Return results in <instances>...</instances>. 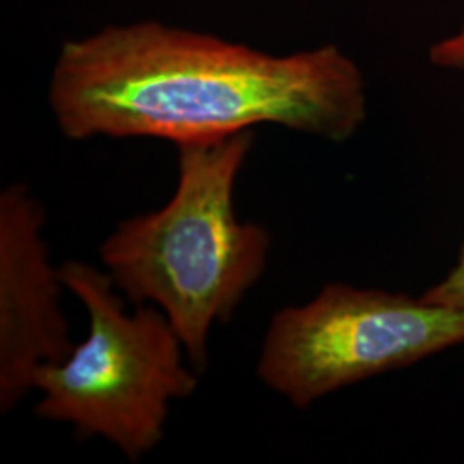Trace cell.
Returning a JSON list of instances; mask_svg holds the SVG:
<instances>
[{
    "label": "cell",
    "instance_id": "cell-2",
    "mask_svg": "<svg viewBox=\"0 0 464 464\" xmlns=\"http://www.w3.org/2000/svg\"><path fill=\"white\" fill-rule=\"evenodd\" d=\"M251 147V131L179 145L174 195L159 210L119 222L99 248L117 291L159 308L199 373L214 327L231 320L268 266L270 232L234 207Z\"/></svg>",
    "mask_w": 464,
    "mask_h": 464
},
{
    "label": "cell",
    "instance_id": "cell-6",
    "mask_svg": "<svg viewBox=\"0 0 464 464\" xmlns=\"http://www.w3.org/2000/svg\"><path fill=\"white\" fill-rule=\"evenodd\" d=\"M423 298L449 308L464 310V245L456 266L442 281L430 287Z\"/></svg>",
    "mask_w": 464,
    "mask_h": 464
},
{
    "label": "cell",
    "instance_id": "cell-1",
    "mask_svg": "<svg viewBox=\"0 0 464 464\" xmlns=\"http://www.w3.org/2000/svg\"><path fill=\"white\" fill-rule=\"evenodd\" d=\"M49 103L69 140L203 143L276 124L346 141L366 119L365 80L334 45L270 55L159 23L67 42Z\"/></svg>",
    "mask_w": 464,
    "mask_h": 464
},
{
    "label": "cell",
    "instance_id": "cell-3",
    "mask_svg": "<svg viewBox=\"0 0 464 464\" xmlns=\"http://www.w3.org/2000/svg\"><path fill=\"white\" fill-rule=\"evenodd\" d=\"M59 276L83 304L88 335L64 360L36 370L34 413L138 463L160 446L172 402L195 394L199 372L167 316L151 304L128 312L103 268L67 260Z\"/></svg>",
    "mask_w": 464,
    "mask_h": 464
},
{
    "label": "cell",
    "instance_id": "cell-5",
    "mask_svg": "<svg viewBox=\"0 0 464 464\" xmlns=\"http://www.w3.org/2000/svg\"><path fill=\"white\" fill-rule=\"evenodd\" d=\"M45 208L28 186L0 193V411L34 391L36 370L72 349L61 296L64 284L44 239Z\"/></svg>",
    "mask_w": 464,
    "mask_h": 464
},
{
    "label": "cell",
    "instance_id": "cell-7",
    "mask_svg": "<svg viewBox=\"0 0 464 464\" xmlns=\"http://www.w3.org/2000/svg\"><path fill=\"white\" fill-rule=\"evenodd\" d=\"M430 61L435 66L444 69L464 71V21L456 34L431 47Z\"/></svg>",
    "mask_w": 464,
    "mask_h": 464
},
{
    "label": "cell",
    "instance_id": "cell-4",
    "mask_svg": "<svg viewBox=\"0 0 464 464\" xmlns=\"http://www.w3.org/2000/svg\"><path fill=\"white\" fill-rule=\"evenodd\" d=\"M464 344V310L332 282L270 318L256 377L291 406Z\"/></svg>",
    "mask_w": 464,
    "mask_h": 464
}]
</instances>
